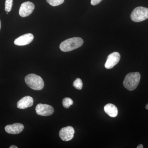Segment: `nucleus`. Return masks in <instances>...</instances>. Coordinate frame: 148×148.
Instances as JSON below:
<instances>
[{
	"label": "nucleus",
	"instance_id": "20e7f679",
	"mask_svg": "<svg viewBox=\"0 0 148 148\" xmlns=\"http://www.w3.org/2000/svg\"><path fill=\"white\" fill-rule=\"evenodd\" d=\"M130 18L134 22H139L148 18V8L138 7L132 11Z\"/></svg>",
	"mask_w": 148,
	"mask_h": 148
},
{
	"label": "nucleus",
	"instance_id": "ddd939ff",
	"mask_svg": "<svg viewBox=\"0 0 148 148\" xmlns=\"http://www.w3.org/2000/svg\"><path fill=\"white\" fill-rule=\"evenodd\" d=\"M73 102L71 98H65L63 100V105L66 108H69V107L73 105Z\"/></svg>",
	"mask_w": 148,
	"mask_h": 148
},
{
	"label": "nucleus",
	"instance_id": "2eb2a0df",
	"mask_svg": "<svg viewBox=\"0 0 148 148\" xmlns=\"http://www.w3.org/2000/svg\"><path fill=\"white\" fill-rule=\"evenodd\" d=\"M47 2L52 6L60 5L64 2V0H46Z\"/></svg>",
	"mask_w": 148,
	"mask_h": 148
},
{
	"label": "nucleus",
	"instance_id": "f03ea898",
	"mask_svg": "<svg viewBox=\"0 0 148 148\" xmlns=\"http://www.w3.org/2000/svg\"><path fill=\"white\" fill-rule=\"evenodd\" d=\"M141 75L138 72L130 73L126 75L123 81V86L127 90H135L140 83Z\"/></svg>",
	"mask_w": 148,
	"mask_h": 148
},
{
	"label": "nucleus",
	"instance_id": "6ab92c4d",
	"mask_svg": "<svg viewBox=\"0 0 148 148\" xmlns=\"http://www.w3.org/2000/svg\"><path fill=\"white\" fill-rule=\"evenodd\" d=\"M18 148V147H16V146H14V145H12V146H10V148Z\"/></svg>",
	"mask_w": 148,
	"mask_h": 148
},
{
	"label": "nucleus",
	"instance_id": "7ed1b4c3",
	"mask_svg": "<svg viewBox=\"0 0 148 148\" xmlns=\"http://www.w3.org/2000/svg\"><path fill=\"white\" fill-rule=\"evenodd\" d=\"M26 84L33 90H42L44 86V82L42 77L35 74H30L25 78Z\"/></svg>",
	"mask_w": 148,
	"mask_h": 148
},
{
	"label": "nucleus",
	"instance_id": "9b49d317",
	"mask_svg": "<svg viewBox=\"0 0 148 148\" xmlns=\"http://www.w3.org/2000/svg\"><path fill=\"white\" fill-rule=\"evenodd\" d=\"M34 103V99L31 96H27L21 98L17 102V107L20 109H25L32 107Z\"/></svg>",
	"mask_w": 148,
	"mask_h": 148
},
{
	"label": "nucleus",
	"instance_id": "9d476101",
	"mask_svg": "<svg viewBox=\"0 0 148 148\" xmlns=\"http://www.w3.org/2000/svg\"><path fill=\"white\" fill-rule=\"evenodd\" d=\"M24 129V125L20 123H15L12 125H8L5 127L6 132L10 134H19L23 131Z\"/></svg>",
	"mask_w": 148,
	"mask_h": 148
},
{
	"label": "nucleus",
	"instance_id": "0eeeda50",
	"mask_svg": "<svg viewBox=\"0 0 148 148\" xmlns=\"http://www.w3.org/2000/svg\"><path fill=\"white\" fill-rule=\"evenodd\" d=\"M75 130L72 126L63 127L60 130L59 135L60 138L64 141H70L73 138Z\"/></svg>",
	"mask_w": 148,
	"mask_h": 148
},
{
	"label": "nucleus",
	"instance_id": "39448f33",
	"mask_svg": "<svg viewBox=\"0 0 148 148\" xmlns=\"http://www.w3.org/2000/svg\"><path fill=\"white\" fill-rule=\"evenodd\" d=\"M36 111L39 115L49 116L53 114L54 109L52 106L49 105L40 103L36 106Z\"/></svg>",
	"mask_w": 148,
	"mask_h": 148
},
{
	"label": "nucleus",
	"instance_id": "4468645a",
	"mask_svg": "<svg viewBox=\"0 0 148 148\" xmlns=\"http://www.w3.org/2000/svg\"><path fill=\"white\" fill-rule=\"evenodd\" d=\"M73 86L75 88L78 90H81L83 87V83L82 80L80 78H77L74 82Z\"/></svg>",
	"mask_w": 148,
	"mask_h": 148
},
{
	"label": "nucleus",
	"instance_id": "412c9836",
	"mask_svg": "<svg viewBox=\"0 0 148 148\" xmlns=\"http://www.w3.org/2000/svg\"><path fill=\"white\" fill-rule=\"evenodd\" d=\"M1 21H0V30H1Z\"/></svg>",
	"mask_w": 148,
	"mask_h": 148
},
{
	"label": "nucleus",
	"instance_id": "f3484780",
	"mask_svg": "<svg viewBox=\"0 0 148 148\" xmlns=\"http://www.w3.org/2000/svg\"><path fill=\"white\" fill-rule=\"evenodd\" d=\"M102 0H91V4L92 5H95L101 2Z\"/></svg>",
	"mask_w": 148,
	"mask_h": 148
},
{
	"label": "nucleus",
	"instance_id": "f257e3e1",
	"mask_svg": "<svg viewBox=\"0 0 148 148\" xmlns=\"http://www.w3.org/2000/svg\"><path fill=\"white\" fill-rule=\"evenodd\" d=\"M83 43V40L81 38L74 37L65 40L61 42L60 49L64 52H68L80 47Z\"/></svg>",
	"mask_w": 148,
	"mask_h": 148
},
{
	"label": "nucleus",
	"instance_id": "dca6fc26",
	"mask_svg": "<svg viewBox=\"0 0 148 148\" xmlns=\"http://www.w3.org/2000/svg\"><path fill=\"white\" fill-rule=\"evenodd\" d=\"M13 4V0H6L5 2V11L10 12L12 9Z\"/></svg>",
	"mask_w": 148,
	"mask_h": 148
},
{
	"label": "nucleus",
	"instance_id": "aec40b11",
	"mask_svg": "<svg viewBox=\"0 0 148 148\" xmlns=\"http://www.w3.org/2000/svg\"><path fill=\"white\" fill-rule=\"evenodd\" d=\"M145 108L146 109L148 110V103L147 105H146Z\"/></svg>",
	"mask_w": 148,
	"mask_h": 148
},
{
	"label": "nucleus",
	"instance_id": "423d86ee",
	"mask_svg": "<svg viewBox=\"0 0 148 148\" xmlns=\"http://www.w3.org/2000/svg\"><path fill=\"white\" fill-rule=\"evenodd\" d=\"M34 5L31 2L27 1L22 3L19 9V15L23 17L29 16L34 11Z\"/></svg>",
	"mask_w": 148,
	"mask_h": 148
},
{
	"label": "nucleus",
	"instance_id": "a211bd4d",
	"mask_svg": "<svg viewBox=\"0 0 148 148\" xmlns=\"http://www.w3.org/2000/svg\"><path fill=\"white\" fill-rule=\"evenodd\" d=\"M144 147L143 145H140L137 147V148H143Z\"/></svg>",
	"mask_w": 148,
	"mask_h": 148
},
{
	"label": "nucleus",
	"instance_id": "f8f14e48",
	"mask_svg": "<svg viewBox=\"0 0 148 148\" xmlns=\"http://www.w3.org/2000/svg\"><path fill=\"white\" fill-rule=\"evenodd\" d=\"M104 111L111 117H115L117 116L118 111L115 106L111 103L107 104L104 107Z\"/></svg>",
	"mask_w": 148,
	"mask_h": 148
},
{
	"label": "nucleus",
	"instance_id": "6e6552de",
	"mask_svg": "<svg viewBox=\"0 0 148 148\" xmlns=\"http://www.w3.org/2000/svg\"><path fill=\"white\" fill-rule=\"evenodd\" d=\"M121 56L119 53L114 52L108 56L107 61L105 64V68L107 69H111L115 66L120 60Z\"/></svg>",
	"mask_w": 148,
	"mask_h": 148
},
{
	"label": "nucleus",
	"instance_id": "1a4fd4ad",
	"mask_svg": "<svg viewBox=\"0 0 148 148\" xmlns=\"http://www.w3.org/2000/svg\"><path fill=\"white\" fill-rule=\"evenodd\" d=\"M34 39V36L32 34H25L16 39L14 40V44L18 46L27 45L32 42Z\"/></svg>",
	"mask_w": 148,
	"mask_h": 148
}]
</instances>
